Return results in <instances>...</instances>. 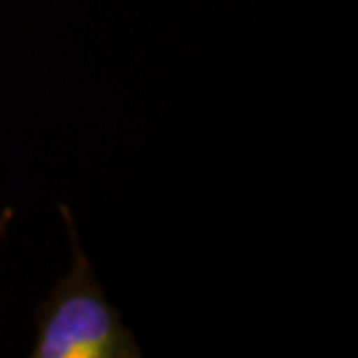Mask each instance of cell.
<instances>
[{"label":"cell","instance_id":"cell-1","mask_svg":"<svg viewBox=\"0 0 358 358\" xmlns=\"http://www.w3.org/2000/svg\"><path fill=\"white\" fill-rule=\"evenodd\" d=\"M70 266L35 307L33 358H140L142 347L100 286L82 249L73 210L59 205Z\"/></svg>","mask_w":358,"mask_h":358},{"label":"cell","instance_id":"cell-2","mask_svg":"<svg viewBox=\"0 0 358 358\" xmlns=\"http://www.w3.org/2000/svg\"><path fill=\"white\" fill-rule=\"evenodd\" d=\"M14 217H17V210H14V207H3V210H0V242L5 240V235H7V231H10Z\"/></svg>","mask_w":358,"mask_h":358}]
</instances>
